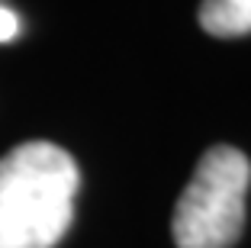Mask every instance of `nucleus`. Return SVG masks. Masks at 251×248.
<instances>
[{
	"mask_svg": "<svg viewBox=\"0 0 251 248\" xmlns=\"http://www.w3.org/2000/svg\"><path fill=\"white\" fill-rule=\"evenodd\" d=\"M77 161L52 142H23L0 158V248H55L74 219Z\"/></svg>",
	"mask_w": 251,
	"mask_h": 248,
	"instance_id": "1",
	"label": "nucleus"
},
{
	"mask_svg": "<svg viewBox=\"0 0 251 248\" xmlns=\"http://www.w3.org/2000/svg\"><path fill=\"white\" fill-rule=\"evenodd\" d=\"M251 161L232 145H213L197 161L190 184L177 197L171 239L177 248H232L245 229V193Z\"/></svg>",
	"mask_w": 251,
	"mask_h": 248,
	"instance_id": "2",
	"label": "nucleus"
},
{
	"mask_svg": "<svg viewBox=\"0 0 251 248\" xmlns=\"http://www.w3.org/2000/svg\"><path fill=\"white\" fill-rule=\"evenodd\" d=\"M200 26L216 39H238L251 32V0H203Z\"/></svg>",
	"mask_w": 251,
	"mask_h": 248,
	"instance_id": "3",
	"label": "nucleus"
},
{
	"mask_svg": "<svg viewBox=\"0 0 251 248\" xmlns=\"http://www.w3.org/2000/svg\"><path fill=\"white\" fill-rule=\"evenodd\" d=\"M16 32H20V20H16V13H10L7 7H0V42L16 39Z\"/></svg>",
	"mask_w": 251,
	"mask_h": 248,
	"instance_id": "4",
	"label": "nucleus"
}]
</instances>
